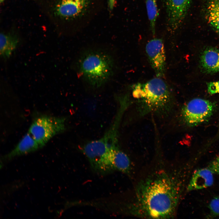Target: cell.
I'll return each instance as SVG.
<instances>
[{
	"label": "cell",
	"mask_w": 219,
	"mask_h": 219,
	"mask_svg": "<svg viewBox=\"0 0 219 219\" xmlns=\"http://www.w3.org/2000/svg\"><path fill=\"white\" fill-rule=\"evenodd\" d=\"M175 169H157L137 186L130 213L143 218L165 219L175 214L180 199L182 182Z\"/></svg>",
	"instance_id": "6da1fadb"
},
{
	"label": "cell",
	"mask_w": 219,
	"mask_h": 219,
	"mask_svg": "<svg viewBox=\"0 0 219 219\" xmlns=\"http://www.w3.org/2000/svg\"><path fill=\"white\" fill-rule=\"evenodd\" d=\"M209 207L212 215L219 216V197L213 198L209 203Z\"/></svg>",
	"instance_id": "2e32d148"
},
{
	"label": "cell",
	"mask_w": 219,
	"mask_h": 219,
	"mask_svg": "<svg viewBox=\"0 0 219 219\" xmlns=\"http://www.w3.org/2000/svg\"><path fill=\"white\" fill-rule=\"evenodd\" d=\"M5 0H0V2L2 3L4 2Z\"/></svg>",
	"instance_id": "d6986e66"
},
{
	"label": "cell",
	"mask_w": 219,
	"mask_h": 219,
	"mask_svg": "<svg viewBox=\"0 0 219 219\" xmlns=\"http://www.w3.org/2000/svg\"><path fill=\"white\" fill-rule=\"evenodd\" d=\"M115 63L113 56L107 51L99 49L88 50L78 58V74L91 87L97 89L112 77Z\"/></svg>",
	"instance_id": "3957f363"
},
{
	"label": "cell",
	"mask_w": 219,
	"mask_h": 219,
	"mask_svg": "<svg viewBox=\"0 0 219 219\" xmlns=\"http://www.w3.org/2000/svg\"><path fill=\"white\" fill-rule=\"evenodd\" d=\"M200 64L202 71L207 74L219 72V48L209 47L201 54Z\"/></svg>",
	"instance_id": "30bf717a"
},
{
	"label": "cell",
	"mask_w": 219,
	"mask_h": 219,
	"mask_svg": "<svg viewBox=\"0 0 219 219\" xmlns=\"http://www.w3.org/2000/svg\"><path fill=\"white\" fill-rule=\"evenodd\" d=\"M192 0H165L169 29L172 31L181 25L187 14Z\"/></svg>",
	"instance_id": "52a82bcc"
},
{
	"label": "cell",
	"mask_w": 219,
	"mask_h": 219,
	"mask_svg": "<svg viewBox=\"0 0 219 219\" xmlns=\"http://www.w3.org/2000/svg\"><path fill=\"white\" fill-rule=\"evenodd\" d=\"M206 18L209 25L219 34V0H209Z\"/></svg>",
	"instance_id": "5bb4252c"
},
{
	"label": "cell",
	"mask_w": 219,
	"mask_h": 219,
	"mask_svg": "<svg viewBox=\"0 0 219 219\" xmlns=\"http://www.w3.org/2000/svg\"><path fill=\"white\" fill-rule=\"evenodd\" d=\"M146 5L150 29L152 33L154 35L156 21L158 15L156 0H146Z\"/></svg>",
	"instance_id": "9a60e30c"
},
{
	"label": "cell",
	"mask_w": 219,
	"mask_h": 219,
	"mask_svg": "<svg viewBox=\"0 0 219 219\" xmlns=\"http://www.w3.org/2000/svg\"><path fill=\"white\" fill-rule=\"evenodd\" d=\"M90 4V0H60L56 5L55 12L63 18L76 19L86 13Z\"/></svg>",
	"instance_id": "ba28073f"
},
{
	"label": "cell",
	"mask_w": 219,
	"mask_h": 219,
	"mask_svg": "<svg viewBox=\"0 0 219 219\" xmlns=\"http://www.w3.org/2000/svg\"><path fill=\"white\" fill-rule=\"evenodd\" d=\"M110 158L115 170L128 173L131 169L130 160L128 156L117 145L111 150Z\"/></svg>",
	"instance_id": "7c38bea8"
},
{
	"label": "cell",
	"mask_w": 219,
	"mask_h": 219,
	"mask_svg": "<svg viewBox=\"0 0 219 219\" xmlns=\"http://www.w3.org/2000/svg\"><path fill=\"white\" fill-rule=\"evenodd\" d=\"M66 118L43 116L35 119L28 132L42 147L54 136L64 131Z\"/></svg>",
	"instance_id": "277c9868"
},
{
	"label": "cell",
	"mask_w": 219,
	"mask_h": 219,
	"mask_svg": "<svg viewBox=\"0 0 219 219\" xmlns=\"http://www.w3.org/2000/svg\"><path fill=\"white\" fill-rule=\"evenodd\" d=\"M213 174L208 167L196 170L188 184L187 190L201 189L211 186L214 181Z\"/></svg>",
	"instance_id": "8fae6325"
},
{
	"label": "cell",
	"mask_w": 219,
	"mask_h": 219,
	"mask_svg": "<svg viewBox=\"0 0 219 219\" xmlns=\"http://www.w3.org/2000/svg\"><path fill=\"white\" fill-rule=\"evenodd\" d=\"M214 108V105L209 100L194 99L182 107L181 115L183 120L189 126L196 125L208 119Z\"/></svg>",
	"instance_id": "5b68a950"
},
{
	"label": "cell",
	"mask_w": 219,
	"mask_h": 219,
	"mask_svg": "<svg viewBox=\"0 0 219 219\" xmlns=\"http://www.w3.org/2000/svg\"><path fill=\"white\" fill-rule=\"evenodd\" d=\"M208 167L213 173L219 175V156L210 164Z\"/></svg>",
	"instance_id": "ac0fdd59"
},
{
	"label": "cell",
	"mask_w": 219,
	"mask_h": 219,
	"mask_svg": "<svg viewBox=\"0 0 219 219\" xmlns=\"http://www.w3.org/2000/svg\"><path fill=\"white\" fill-rule=\"evenodd\" d=\"M208 92L211 94L219 93V81L210 82L207 84Z\"/></svg>",
	"instance_id": "e0dca14e"
},
{
	"label": "cell",
	"mask_w": 219,
	"mask_h": 219,
	"mask_svg": "<svg viewBox=\"0 0 219 219\" xmlns=\"http://www.w3.org/2000/svg\"><path fill=\"white\" fill-rule=\"evenodd\" d=\"M145 51L149 61L157 77H164L165 72L166 55L162 40L158 38L150 40L146 45Z\"/></svg>",
	"instance_id": "8992f818"
},
{
	"label": "cell",
	"mask_w": 219,
	"mask_h": 219,
	"mask_svg": "<svg viewBox=\"0 0 219 219\" xmlns=\"http://www.w3.org/2000/svg\"><path fill=\"white\" fill-rule=\"evenodd\" d=\"M161 78L157 77L132 85V95L137 101L141 114L166 113L171 109L172 95L167 83Z\"/></svg>",
	"instance_id": "7a4b0ae2"
},
{
	"label": "cell",
	"mask_w": 219,
	"mask_h": 219,
	"mask_svg": "<svg viewBox=\"0 0 219 219\" xmlns=\"http://www.w3.org/2000/svg\"><path fill=\"white\" fill-rule=\"evenodd\" d=\"M0 40V55L3 58H8L17 47L19 42V39L14 34L1 33Z\"/></svg>",
	"instance_id": "4fadbf2b"
},
{
	"label": "cell",
	"mask_w": 219,
	"mask_h": 219,
	"mask_svg": "<svg viewBox=\"0 0 219 219\" xmlns=\"http://www.w3.org/2000/svg\"><path fill=\"white\" fill-rule=\"evenodd\" d=\"M41 148L31 135L28 132L15 148L4 156L2 159L6 161H10L15 157L33 152Z\"/></svg>",
	"instance_id": "9c48e42d"
}]
</instances>
